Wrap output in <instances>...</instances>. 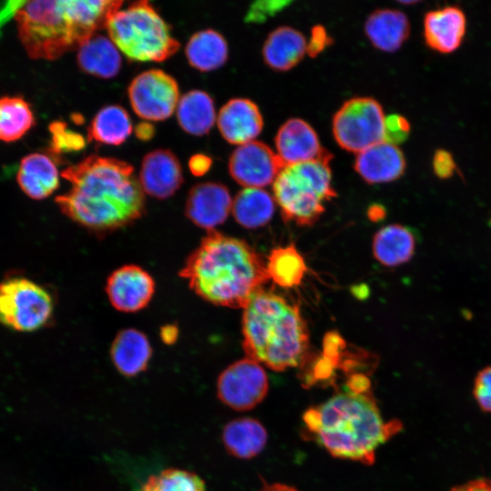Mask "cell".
I'll return each mask as SVG.
<instances>
[{
	"label": "cell",
	"mask_w": 491,
	"mask_h": 491,
	"mask_svg": "<svg viewBox=\"0 0 491 491\" xmlns=\"http://www.w3.org/2000/svg\"><path fill=\"white\" fill-rule=\"evenodd\" d=\"M61 175L71 187L55 197L56 205L64 215L91 231L118 229L145 210L144 191L133 166L125 161L91 155Z\"/></svg>",
	"instance_id": "6da1fadb"
},
{
	"label": "cell",
	"mask_w": 491,
	"mask_h": 491,
	"mask_svg": "<svg viewBox=\"0 0 491 491\" xmlns=\"http://www.w3.org/2000/svg\"><path fill=\"white\" fill-rule=\"evenodd\" d=\"M306 429L334 457L371 466L376 452L398 434V419L385 421L371 389L357 390L346 385L326 402L303 415Z\"/></svg>",
	"instance_id": "7a4b0ae2"
},
{
	"label": "cell",
	"mask_w": 491,
	"mask_h": 491,
	"mask_svg": "<svg viewBox=\"0 0 491 491\" xmlns=\"http://www.w3.org/2000/svg\"><path fill=\"white\" fill-rule=\"evenodd\" d=\"M180 276L205 300L244 308L269 280L266 264L246 241L209 231L187 258Z\"/></svg>",
	"instance_id": "3957f363"
},
{
	"label": "cell",
	"mask_w": 491,
	"mask_h": 491,
	"mask_svg": "<svg viewBox=\"0 0 491 491\" xmlns=\"http://www.w3.org/2000/svg\"><path fill=\"white\" fill-rule=\"evenodd\" d=\"M243 348L246 357L275 371L302 366L309 333L298 306L283 296L257 290L244 307Z\"/></svg>",
	"instance_id": "277c9868"
},
{
	"label": "cell",
	"mask_w": 491,
	"mask_h": 491,
	"mask_svg": "<svg viewBox=\"0 0 491 491\" xmlns=\"http://www.w3.org/2000/svg\"><path fill=\"white\" fill-rule=\"evenodd\" d=\"M326 151L317 159L286 165L273 183L275 201L286 221L311 225L325 211V204L336 197L330 161Z\"/></svg>",
	"instance_id": "5b68a950"
},
{
	"label": "cell",
	"mask_w": 491,
	"mask_h": 491,
	"mask_svg": "<svg viewBox=\"0 0 491 491\" xmlns=\"http://www.w3.org/2000/svg\"><path fill=\"white\" fill-rule=\"evenodd\" d=\"M14 15L19 39L31 58L55 60L85 42L66 0L25 1Z\"/></svg>",
	"instance_id": "8992f818"
},
{
	"label": "cell",
	"mask_w": 491,
	"mask_h": 491,
	"mask_svg": "<svg viewBox=\"0 0 491 491\" xmlns=\"http://www.w3.org/2000/svg\"><path fill=\"white\" fill-rule=\"evenodd\" d=\"M105 28L115 45L133 61L162 62L180 46L170 26L147 1H136L117 11Z\"/></svg>",
	"instance_id": "52a82bcc"
},
{
	"label": "cell",
	"mask_w": 491,
	"mask_h": 491,
	"mask_svg": "<svg viewBox=\"0 0 491 491\" xmlns=\"http://www.w3.org/2000/svg\"><path fill=\"white\" fill-rule=\"evenodd\" d=\"M54 302L50 293L25 276L0 282V324L16 332H34L50 320Z\"/></svg>",
	"instance_id": "ba28073f"
},
{
	"label": "cell",
	"mask_w": 491,
	"mask_h": 491,
	"mask_svg": "<svg viewBox=\"0 0 491 491\" xmlns=\"http://www.w3.org/2000/svg\"><path fill=\"white\" fill-rule=\"evenodd\" d=\"M385 118L381 105L373 97H353L334 115L333 135L343 149L359 153L384 141Z\"/></svg>",
	"instance_id": "9c48e42d"
},
{
	"label": "cell",
	"mask_w": 491,
	"mask_h": 491,
	"mask_svg": "<svg viewBox=\"0 0 491 491\" xmlns=\"http://www.w3.org/2000/svg\"><path fill=\"white\" fill-rule=\"evenodd\" d=\"M268 378L263 366L246 357L228 366L218 376L219 400L236 411H248L259 405L268 392Z\"/></svg>",
	"instance_id": "30bf717a"
},
{
	"label": "cell",
	"mask_w": 491,
	"mask_h": 491,
	"mask_svg": "<svg viewBox=\"0 0 491 491\" xmlns=\"http://www.w3.org/2000/svg\"><path fill=\"white\" fill-rule=\"evenodd\" d=\"M127 92L134 112L145 120L168 118L179 102V87L175 79L160 69H150L137 75Z\"/></svg>",
	"instance_id": "8fae6325"
},
{
	"label": "cell",
	"mask_w": 491,
	"mask_h": 491,
	"mask_svg": "<svg viewBox=\"0 0 491 491\" xmlns=\"http://www.w3.org/2000/svg\"><path fill=\"white\" fill-rule=\"evenodd\" d=\"M284 166L276 153L255 140L237 146L228 163L233 179L246 188H260L274 183Z\"/></svg>",
	"instance_id": "7c38bea8"
},
{
	"label": "cell",
	"mask_w": 491,
	"mask_h": 491,
	"mask_svg": "<svg viewBox=\"0 0 491 491\" xmlns=\"http://www.w3.org/2000/svg\"><path fill=\"white\" fill-rule=\"evenodd\" d=\"M154 292L152 276L135 265L116 269L106 282V294L111 305L122 312L132 313L143 309L150 302Z\"/></svg>",
	"instance_id": "4fadbf2b"
},
{
	"label": "cell",
	"mask_w": 491,
	"mask_h": 491,
	"mask_svg": "<svg viewBox=\"0 0 491 491\" xmlns=\"http://www.w3.org/2000/svg\"><path fill=\"white\" fill-rule=\"evenodd\" d=\"M232 204L230 193L223 184L200 183L188 193L185 215L195 225L213 231L227 218Z\"/></svg>",
	"instance_id": "5bb4252c"
},
{
	"label": "cell",
	"mask_w": 491,
	"mask_h": 491,
	"mask_svg": "<svg viewBox=\"0 0 491 491\" xmlns=\"http://www.w3.org/2000/svg\"><path fill=\"white\" fill-rule=\"evenodd\" d=\"M183 181L182 166L173 152L157 149L143 158L139 183L144 193L165 199L173 195Z\"/></svg>",
	"instance_id": "9a60e30c"
},
{
	"label": "cell",
	"mask_w": 491,
	"mask_h": 491,
	"mask_svg": "<svg viewBox=\"0 0 491 491\" xmlns=\"http://www.w3.org/2000/svg\"><path fill=\"white\" fill-rule=\"evenodd\" d=\"M275 145L285 166L317 159L326 152L315 129L300 118H290L280 126Z\"/></svg>",
	"instance_id": "2e32d148"
},
{
	"label": "cell",
	"mask_w": 491,
	"mask_h": 491,
	"mask_svg": "<svg viewBox=\"0 0 491 491\" xmlns=\"http://www.w3.org/2000/svg\"><path fill=\"white\" fill-rule=\"evenodd\" d=\"M263 116L258 106L246 98H233L225 104L217 115L221 135L230 144L245 145L254 141L263 129Z\"/></svg>",
	"instance_id": "e0dca14e"
},
{
	"label": "cell",
	"mask_w": 491,
	"mask_h": 491,
	"mask_svg": "<svg viewBox=\"0 0 491 491\" xmlns=\"http://www.w3.org/2000/svg\"><path fill=\"white\" fill-rule=\"evenodd\" d=\"M466 18L457 6H445L425 15L424 37L432 50L441 54L456 51L466 34Z\"/></svg>",
	"instance_id": "ac0fdd59"
},
{
	"label": "cell",
	"mask_w": 491,
	"mask_h": 491,
	"mask_svg": "<svg viewBox=\"0 0 491 491\" xmlns=\"http://www.w3.org/2000/svg\"><path fill=\"white\" fill-rule=\"evenodd\" d=\"M354 168L369 184L392 182L403 175L406 159L397 145L383 141L357 153Z\"/></svg>",
	"instance_id": "d6986e66"
},
{
	"label": "cell",
	"mask_w": 491,
	"mask_h": 491,
	"mask_svg": "<svg viewBox=\"0 0 491 491\" xmlns=\"http://www.w3.org/2000/svg\"><path fill=\"white\" fill-rule=\"evenodd\" d=\"M16 179L20 189L35 200L48 197L59 185L55 164L42 153L29 154L21 160Z\"/></svg>",
	"instance_id": "ffe728a7"
},
{
	"label": "cell",
	"mask_w": 491,
	"mask_h": 491,
	"mask_svg": "<svg viewBox=\"0 0 491 491\" xmlns=\"http://www.w3.org/2000/svg\"><path fill=\"white\" fill-rule=\"evenodd\" d=\"M365 32L372 45L384 52H396L406 41L410 25L406 15L395 9H377L365 23Z\"/></svg>",
	"instance_id": "44dd1931"
},
{
	"label": "cell",
	"mask_w": 491,
	"mask_h": 491,
	"mask_svg": "<svg viewBox=\"0 0 491 491\" xmlns=\"http://www.w3.org/2000/svg\"><path fill=\"white\" fill-rule=\"evenodd\" d=\"M110 356L116 370L125 376H135L147 368L152 347L146 336L134 328L118 333L112 343Z\"/></svg>",
	"instance_id": "7402d4cb"
},
{
	"label": "cell",
	"mask_w": 491,
	"mask_h": 491,
	"mask_svg": "<svg viewBox=\"0 0 491 491\" xmlns=\"http://www.w3.org/2000/svg\"><path fill=\"white\" fill-rule=\"evenodd\" d=\"M267 431L260 421L239 417L229 421L223 428L222 441L227 453L239 459H251L266 447Z\"/></svg>",
	"instance_id": "603a6c76"
},
{
	"label": "cell",
	"mask_w": 491,
	"mask_h": 491,
	"mask_svg": "<svg viewBox=\"0 0 491 491\" xmlns=\"http://www.w3.org/2000/svg\"><path fill=\"white\" fill-rule=\"evenodd\" d=\"M306 45V37L298 30L277 27L267 35L263 45L265 63L276 71H287L303 59Z\"/></svg>",
	"instance_id": "cb8c5ba5"
},
{
	"label": "cell",
	"mask_w": 491,
	"mask_h": 491,
	"mask_svg": "<svg viewBox=\"0 0 491 491\" xmlns=\"http://www.w3.org/2000/svg\"><path fill=\"white\" fill-rule=\"evenodd\" d=\"M121 55L116 46L102 35H94L78 47L77 65L91 75L112 78L121 68Z\"/></svg>",
	"instance_id": "d4e9b609"
},
{
	"label": "cell",
	"mask_w": 491,
	"mask_h": 491,
	"mask_svg": "<svg viewBox=\"0 0 491 491\" xmlns=\"http://www.w3.org/2000/svg\"><path fill=\"white\" fill-rule=\"evenodd\" d=\"M416 249V238L411 230L401 225H389L374 236L373 253L386 266H397L408 262Z\"/></svg>",
	"instance_id": "484cf974"
},
{
	"label": "cell",
	"mask_w": 491,
	"mask_h": 491,
	"mask_svg": "<svg viewBox=\"0 0 491 491\" xmlns=\"http://www.w3.org/2000/svg\"><path fill=\"white\" fill-rule=\"evenodd\" d=\"M176 117L185 132L194 135H205L215 121L214 101L204 91H189L179 99Z\"/></svg>",
	"instance_id": "4316f807"
},
{
	"label": "cell",
	"mask_w": 491,
	"mask_h": 491,
	"mask_svg": "<svg viewBox=\"0 0 491 491\" xmlns=\"http://www.w3.org/2000/svg\"><path fill=\"white\" fill-rule=\"evenodd\" d=\"M185 55L194 68L208 72L221 67L227 60L228 46L224 36L212 29L199 31L187 42Z\"/></svg>",
	"instance_id": "83f0119b"
},
{
	"label": "cell",
	"mask_w": 491,
	"mask_h": 491,
	"mask_svg": "<svg viewBox=\"0 0 491 491\" xmlns=\"http://www.w3.org/2000/svg\"><path fill=\"white\" fill-rule=\"evenodd\" d=\"M132 122L125 109L117 105L101 108L93 118L87 129L89 141L119 145L132 133Z\"/></svg>",
	"instance_id": "f1b7e54d"
},
{
	"label": "cell",
	"mask_w": 491,
	"mask_h": 491,
	"mask_svg": "<svg viewBox=\"0 0 491 491\" xmlns=\"http://www.w3.org/2000/svg\"><path fill=\"white\" fill-rule=\"evenodd\" d=\"M276 201L262 188H246L233 200L232 212L235 221L244 227L256 228L272 218Z\"/></svg>",
	"instance_id": "f546056e"
},
{
	"label": "cell",
	"mask_w": 491,
	"mask_h": 491,
	"mask_svg": "<svg viewBox=\"0 0 491 491\" xmlns=\"http://www.w3.org/2000/svg\"><path fill=\"white\" fill-rule=\"evenodd\" d=\"M266 269L269 278L278 286L291 288L299 286L306 275V265L295 245L281 246L271 251Z\"/></svg>",
	"instance_id": "4dcf8cb0"
},
{
	"label": "cell",
	"mask_w": 491,
	"mask_h": 491,
	"mask_svg": "<svg viewBox=\"0 0 491 491\" xmlns=\"http://www.w3.org/2000/svg\"><path fill=\"white\" fill-rule=\"evenodd\" d=\"M35 125L34 113L22 96L0 98V140L20 139Z\"/></svg>",
	"instance_id": "1f68e13d"
},
{
	"label": "cell",
	"mask_w": 491,
	"mask_h": 491,
	"mask_svg": "<svg viewBox=\"0 0 491 491\" xmlns=\"http://www.w3.org/2000/svg\"><path fill=\"white\" fill-rule=\"evenodd\" d=\"M140 491H205L203 479L196 474L180 468H166L151 475Z\"/></svg>",
	"instance_id": "d6a6232c"
},
{
	"label": "cell",
	"mask_w": 491,
	"mask_h": 491,
	"mask_svg": "<svg viewBox=\"0 0 491 491\" xmlns=\"http://www.w3.org/2000/svg\"><path fill=\"white\" fill-rule=\"evenodd\" d=\"M50 132L52 134L51 145L55 153L79 151L85 145L84 136L69 130L64 122L52 123Z\"/></svg>",
	"instance_id": "836d02e7"
},
{
	"label": "cell",
	"mask_w": 491,
	"mask_h": 491,
	"mask_svg": "<svg viewBox=\"0 0 491 491\" xmlns=\"http://www.w3.org/2000/svg\"><path fill=\"white\" fill-rule=\"evenodd\" d=\"M292 2L286 0H260L252 3L245 16V22L246 23H264L269 17H272Z\"/></svg>",
	"instance_id": "e575fe53"
},
{
	"label": "cell",
	"mask_w": 491,
	"mask_h": 491,
	"mask_svg": "<svg viewBox=\"0 0 491 491\" xmlns=\"http://www.w3.org/2000/svg\"><path fill=\"white\" fill-rule=\"evenodd\" d=\"M473 396L483 412L491 413V365L481 369L476 376Z\"/></svg>",
	"instance_id": "d590c367"
},
{
	"label": "cell",
	"mask_w": 491,
	"mask_h": 491,
	"mask_svg": "<svg viewBox=\"0 0 491 491\" xmlns=\"http://www.w3.org/2000/svg\"><path fill=\"white\" fill-rule=\"evenodd\" d=\"M410 130V123L405 116L398 114L386 116L384 141L397 145L408 137Z\"/></svg>",
	"instance_id": "8d00e7d4"
},
{
	"label": "cell",
	"mask_w": 491,
	"mask_h": 491,
	"mask_svg": "<svg viewBox=\"0 0 491 491\" xmlns=\"http://www.w3.org/2000/svg\"><path fill=\"white\" fill-rule=\"evenodd\" d=\"M433 171L440 179L450 178L456 170L455 159L450 152L437 149L433 155Z\"/></svg>",
	"instance_id": "74e56055"
},
{
	"label": "cell",
	"mask_w": 491,
	"mask_h": 491,
	"mask_svg": "<svg viewBox=\"0 0 491 491\" xmlns=\"http://www.w3.org/2000/svg\"><path fill=\"white\" fill-rule=\"evenodd\" d=\"M332 43L333 40L328 35L326 28L323 25H316L311 30V36L306 45V53L309 56L316 57Z\"/></svg>",
	"instance_id": "f35d334b"
},
{
	"label": "cell",
	"mask_w": 491,
	"mask_h": 491,
	"mask_svg": "<svg viewBox=\"0 0 491 491\" xmlns=\"http://www.w3.org/2000/svg\"><path fill=\"white\" fill-rule=\"evenodd\" d=\"M188 165L194 175L201 176L210 169L212 159L206 155L196 154L190 158Z\"/></svg>",
	"instance_id": "ab89813d"
},
{
	"label": "cell",
	"mask_w": 491,
	"mask_h": 491,
	"mask_svg": "<svg viewBox=\"0 0 491 491\" xmlns=\"http://www.w3.org/2000/svg\"><path fill=\"white\" fill-rule=\"evenodd\" d=\"M449 491H491V479L479 477L453 486Z\"/></svg>",
	"instance_id": "60d3db41"
},
{
	"label": "cell",
	"mask_w": 491,
	"mask_h": 491,
	"mask_svg": "<svg viewBox=\"0 0 491 491\" xmlns=\"http://www.w3.org/2000/svg\"><path fill=\"white\" fill-rule=\"evenodd\" d=\"M155 131L154 125L146 122L139 123L135 128L136 137L142 141L150 140L154 136Z\"/></svg>",
	"instance_id": "b9f144b4"
},
{
	"label": "cell",
	"mask_w": 491,
	"mask_h": 491,
	"mask_svg": "<svg viewBox=\"0 0 491 491\" xmlns=\"http://www.w3.org/2000/svg\"><path fill=\"white\" fill-rule=\"evenodd\" d=\"M260 491H297L295 487L283 484V483H272L269 484L263 481V486Z\"/></svg>",
	"instance_id": "7bdbcfd3"
},
{
	"label": "cell",
	"mask_w": 491,
	"mask_h": 491,
	"mask_svg": "<svg viewBox=\"0 0 491 491\" xmlns=\"http://www.w3.org/2000/svg\"><path fill=\"white\" fill-rule=\"evenodd\" d=\"M161 336L165 343H172L177 336V330L174 326H165L162 329Z\"/></svg>",
	"instance_id": "ee69618b"
},
{
	"label": "cell",
	"mask_w": 491,
	"mask_h": 491,
	"mask_svg": "<svg viewBox=\"0 0 491 491\" xmlns=\"http://www.w3.org/2000/svg\"><path fill=\"white\" fill-rule=\"evenodd\" d=\"M400 3H402L403 5L406 4V5H412V4H416V1H401Z\"/></svg>",
	"instance_id": "f6af8a7d"
}]
</instances>
